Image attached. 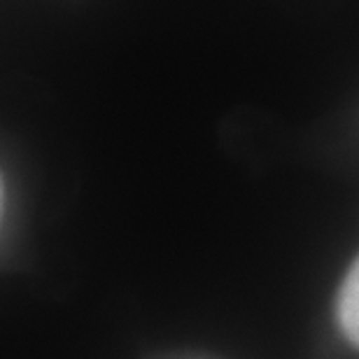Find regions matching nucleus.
I'll return each mask as SVG.
<instances>
[{
    "mask_svg": "<svg viewBox=\"0 0 359 359\" xmlns=\"http://www.w3.org/2000/svg\"><path fill=\"white\" fill-rule=\"evenodd\" d=\"M359 269L357 264H353V269L348 271L346 283L341 287L339 294V318H341V327L343 334L348 336V341L357 346V336H359V327H357V292H359Z\"/></svg>",
    "mask_w": 359,
    "mask_h": 359,
    "instance_id": "f257e3e1",
    "label": "nucleus"
}]
</instances>
